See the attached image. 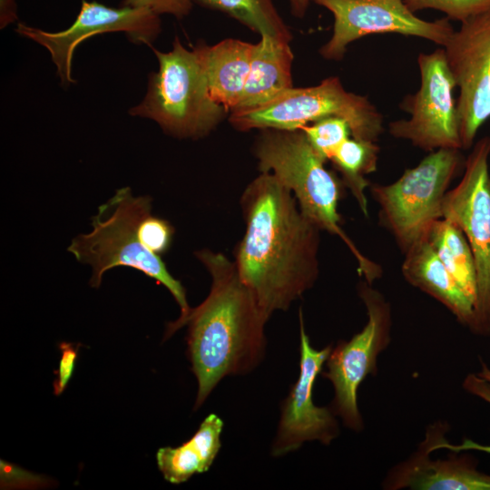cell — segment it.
<instances>
[{
	"mask_svg": "<svg viewBox=\"0 0 490 490\" xmlns=\"http://www.w3.org/2000/svg\"><path fill=\"white\" fill-rule=\"evenodd\" d=\"M246 230L235 252L242 282L268 318L287 310L318 276L321 230L273 174L260 172L245 189Z\"/></svg>",
	"mask_w": 490,
	"mask_h": 490,
	"instance_id": "cell-1",
	"label": "cell"
},
{
	"mask_svg": "<svg viewBox=\"0 0 490 490\" xmlns=\"http://www.w3.org/2000/svg\"><path fill=\"white\" fill-rule=\"evenodd\" d=\"M211 277L207 298L180 324L188 326L187 353L198 381L194 408L220 380L256 368L266 351L269 318L240 279L235 263L220 252L195 253Z\"/></svg>",
	"mask_w": 490,
	"mask_h": 490,
	"instance_id": "cell-2",
	"label": "cell"
},
{
	"mask_svg": "<svg viewBox=\"0 0 490 490\" xmlns=\"http://www.w3.org/2000/svg\"><path fill=\"white\" fill-rule=\"evenodd\" d=\"M149 196H133L129 187L119 189L98 208L92 219L93 230L75 237L68 250L75 259L91 265L90 284L101 285L104 272L115 267H131L163 285L181 309L178 319L167 326L166 338L179 329L191 311L186 290L168 271L161 256L152 252L142 243L140 235L142 221L151 214Z\"/></svg>",
	"mask_w": 490,
	"mask_h": 490,
	"instance_id": "cell-3",
	"label": "cell"
},
{
	"mask_svg": "<svg viewBox=\"0 0 490 490\" xmlns=\"http://www.w3.org/2000/svg\"><path fill=\"white\" fill-rule=\"evenodd\" d=\"M254 145L260 172L273 174L294 195L302 213L321 230L338 236L358 264V272L371 283L380 269L366 258L340 226L338 203L341 184L325 168L326 161L309 142L302 130L262 129Z\"/></svg>",
	"mask_w": 490,
	"mask_h": 490,
	"instance_id": "cell-4",
	"label": "cell"
},
{
	"mask_svg": "<svg viewBox=\"0 0 490 490\" xmlns=\"http://www.w3.org/2000/svg\"><path fill=\"white\" fill-rule=\"evenodd\" d=\"M152 50L159 69L149 78L144 99L130 113L155 121L175 137L209 134L229 112L211 97L197 47L189 50L176 38L170 52Z\"/></svg>",
	"mask_w": 490,
	"mask_h": 490,
	"instance_id": "cell-5",
	"label": "cell"
},
{
	"mask_svg": "<svg viewBox=\"0 0 490 490\" xmlns=\"http://www.w3.org/2000/svg\"><path fill=\"white\" fill-rule=\"evenodd\" d=\"M332 116L345 119L351 136L360 140L377 142L384 129L377 107L367 97L348 92L335 76L315 86L292 87L261 106L230 112L229 120L240 131L300 130Z\"/></svg>",
	"mask_w": 490,
	"mask_h": 490,
	"instance_id": "cell-6",
	"label": "cell"
},
{
	"mask_svg": "<svg viewBox=\"0 0 490 490\" xmlns=\"http://www.w3.org/2000/svg\"><path fill=\"white\" fill-rule=\"evenodd\" d=\"M465 162L459 149H438L393 183L372 186L382 221L404 251L442 219L447 188Z\"/></svg>",
	"mask_w": 490,
	"mask_h": 490,
	"instance_id": "cell-7",
	"label": "cell"
},
{
	"mask_svg": "<svg viewBox=\"0 0 490 490\" xmlns=\"http://www.w3.org/2000/svg\"><path fill=\"white\" fill-rule=\"evenodd\" d=\"M490 137L480 139L465 162L458 184L448 191L442 218L458 226L471 248L477 278L475 318L469 329L490 336Z\"/></svg>",
	"mask_w": 490,
	"mask_h": 490,
	"instance_id": "cell-8",
	"label": "cell"
},
{
	"mask_svg": "<svg viewBox=\"0 0 490 490\" xmlns=\"http://www.w3.org/2000/svg\"><path fill=\"white\" fill-rule=\"evenodd\" d=\"M359 296L368 314L361 331L349 340H340L326 360L323 377L334 388L330 407L345 426L359 432L364 421L358 406V387L368 375L377 373V358L391 341V310L385 298L366 284L359 288Z\"/></svg>",
	"mask_w": 490,
	"mask_h": 490,
	"instance_id": "cell-9",
	"label": "cell"
},
{
	"mask_svg": "<svg viewBox=\"0 0 490 490\" xmlns=\"http://www.w3.org/2000/svg\"><path fill=\"white\" fill-rule=\"evenodd\" d=\"M417 64L419 89L405 97L400 104L410 117L390 122V134L425 151L462 149L456 101L453 96L456 86L444 48L419 54Z\"/></svg>",
	"mask_w": 490,
	"mask_h": 490,
	"instance_id": "cell-10",
	"label": "cell"
},
{
	"mask_svg": "<svg viewBox=\"0 0 490 490\" xmlns=\"http://www.w3.org/2000/svg\"><path fill=\"white\" fill-rule=\"evenodd\" d=\"M334 17L333 33L320 48L328 60L343 58L348 45L368 34H399L416 36L445 46L454 33L447 17L423 20L403 0H312Z\"/></svg>",
	"mask_w": 490,
	"mask_h": 490,
	"instance_id": "cell-11",
	"label": "cell"
},
{
	"mask_svg": "<svg viewBox=\"0 0 490 490\" xmlns=\"http://www.w3.org/2000/svg\"><path fill=\"white\" fill-rule=\"evenodd\" d=\"M444 50L459 89L456 108L462 149H469L490 118V10L461 22Z\"/></svg>",
	"mask_w": 490,
	"mask_h": 490,
	"instance_id": "cell-12",
	"label": "cell"
},
{
	"mask_svg": "<svg viewBox=\"0 0 490 490\" xmlns=\"http://www.w3.org/2000/svg\"><path fill=\"white\" fill-rule=\"evenodd\" d=\"M299 373L280 407V417L271 446V456H283L298 450L305 442L329 445L339 435L337 416L329 407L313 402V387L332 349L328 345L316 349L306 333L299 310Z\"/></svg>",
	"mask_w": 490,
	"mask_h": 490,
	"instance_id": "cell-13",
	"label": "cell"
},
{
	"mask_svg": "<svg viewBox=\"0 0 490 490\" xmlns=\"http://www.w3.org/2000/svg\"><path fill=\"white\" fill-rule=\"evenodd\" d=\"M161 31L159 15L145 8H113L97 2L82 1L75 21L56 33L43 31L19 23L16 32L45 47L57 67L63 84L75 83L71 76V63L75 47L94 34L123 32L134 43L151 45Z\"/></svg>",
	"mask_w": 490,
	"mask_h": 490,
	"instance_id": "cell-14",
	"label": "cell"
},
{
	"mask_svg": "<svg viewBox=\"0 0 490 490\" xmlns=\"http://www.w3.org/2000/svg\"><path fill=\"white\" fill-rule=\"evenodd\" d=\"M446 459L432 460L424 440L407 460L394 466L383 481L385 489L490 490V475L477 470L474 458L453 452Z\"/></svg>",
	"mask_w": 490,
	"mask_h": 490,
	"instance_id": "cell-15",
	"label": "cell"
},
{
	"mask_svg": "<svg viewBox=\"0 0 490 490\" xmlns=\"http://www.w3.org/2000/svg\"><path fill=\"white\" fill-rule=\"evenodd\" d=\"M405 252L402 265L405 279L442 303L462 325L470 328L476 302L451 275L426 238Z\"/></svg>",
	"mask_w": 490,
	"mask_h": 490,
	"instance_id": "cell-16",
	"label": "cell"
},
{
	"mask_svg": "<svg viewBox=\"0 0 490 490\" xmlns=\"http://www.w3.org/2000/svg\"><path fill=\"white\" fill-rule=\"evenodd\" d=\"M211 97L229 113L239 104L249 77L254 44L225 39L214 45L199 43Z\"/></svg>",
	"mask_w": 490,
	"mask_h": 490,
	"instance_id": "cell-17",
	"label": "cell"
},
{
	"mask_svg": "<svg viewBox=\"0 0 490 490\" xmlns=\"http://www.w3.org/2000/svg\"><path fill=\"white\" fill-rule=\"evenodd\" d=\"M260 37L254 44L249 77L233 111L261 106L293 87L289 42L269 34Z\"/></svg>",
	"mask_w": 490,
	"mask_h": 490,
	"instance_id": "cell-18",
	"label": "cell"
},
{
	"mask_svg": "<svg viewBox=\"0 0 490 490\" xmlns=\"http://www.w3.org/2000/svg\"><path fill=\"white\" fill-rule=\"evenodd\" d=\"M223 425L220 416L210 414L188 441L177 447L160 448L156 460L164 479L181 484L195 474L207 472L220 449Z\"/></svg>",
	"mask_w": 490,
	"mask_h": 490,
	"instance_id": "cell-19",
	"label": "cell"
},
{
	"mask_svg": "<svg viewBox=\"0 0 490 490\" xmlns=\"http://www.w3.org/2000/svg\"><path fill=\"white\" fill-rule=\"evenodd\" d=\"M426 238L451 275L476 302L475 264L471 248L462 230L442 218L434 222Z\"/></svg>",
	"mask_w": 490,
	"mask_h": 490,
	"instance_id": "cell-20",
	"label": "cell"
},
{
	"mask_svg": "<svg viewBox=\"0 0 490 490\" xmlns=\"http://www.w3.org/2000/svg\"><path fill=\"white\" fill-rule=\"evenodd\" d=\"M378 152L376 142L349 137L330 159L365 216L368 215L366 189L369 181L367 175L377 170Z\"/></svg>",
	"mask_w": 490,
	"mask_h": 490,
	"instance_id": "cell-21",
	"label": "cell"
},
{
	"mask_svg": "<svg viewBox=\"0 0 490 490\" xmlns=\"http://www.w3.org/2000/svg\"><path fill=\"white\" fill-rule=\"evenodd\" d=\"M199 5L224 12L250 29L289 42L291 34L279 15L273 0H192Z\"/></svg>",
	"mask_w": 490,
	"mask_h": 490,
	"instance_id": "cell-22",
	"label": "cell"
},
{
	"mask_svg": "<svg viewBox=\"0 0 490 490\" xmlns=\"http://www.w3.org/2000/svg\"><path fill=\"white\" fill-rule=\"evenodd\" d=\"M464 389L490 404V383L477 374L467 375L463 382ZM448 430L446 422H436L426 429V438L428 439V449L432 453L436 450L446 449L453 452L476 450L490 454V445L484 446L471 439L465 438L460 444L448 442L445 434Z\"/></svg>",
	"mask_w": 490,
	"mask_h": 490,
	"instance_id": "cell-23",
	"label": "cell"
},
{
	"mask_svg": "<svg viewBox=\"0 0 490 490\" xmlns=\"http://www.w3.org/2000/svg\"><path fill=\"white\" fill-rule=\"evenodd\" d=\"M302 130L316 152L330 160L337 149L351 135L348 122L340 117H327L305 125Z\"/></svg>",
	"mask_w": 490,
	"mask_h": 490,
	"instance_id": "cell-24",
	"label": "cell"
},
{
	"mask_svg": "<svg viewBox=\"0 0 490 490\" xmlns=\"http://www.w3.org/2000/svg\"><path fill=\"white\" fill-rule=\"evenodd\" d=\"M413 13L424 9L443 12L449 20L463 22L490 10V0H403Z\"/></svg>",
	"mask_w": 490,
	"mask_h": 490,
	"instance_id": "cell-25",
	"label": "cell"
},
{
	"mask_svg": "<svg viewBox=\"0 0 490 490\" xmlns=\"http://www.w3.org/2000/svg\"><path fill=\"white\" fill-rule=\"evenodd\" d=\"M173 229L165 220L148 215L140 225L142 243L152 252L161 256L171 246Z\"/></svg>",
	"mask_w": 490,
	"mask_h": 490,
	"instance_id": "cell-26",
	"label": "cell"
},
{
	"mask_svg": "<svg viewBox=\"0 0 490 490\" xmlns=\"http://www.w3.org/2000/svg\"><path fill=\"white\" fill-rule=\"evenodd\" d=\"M122 6L145 8L158 15L167 14L181 19L191 12L192 0H123Z\"/></svg>",
	"mask_w": 490,
	"mask_h": 490,
	"instance_id": "cell-27",
	"label": "cell"
},
{
	"mask_svg": "<svg viewBox=\"0 0 490 490\" xmlns=\"http://www.w3.org/2000/svg\"><path fill=\"white\" fill-rule=\"evenodd\" d=\"M61 358L56 371V379L54 382V392L60 395L67 387L73 375L78 348L71 343L63 342L60 344Z\"/></svg>",
	"mask_w": 490,
	"mask_h": 490,
	"instance_id": "cell-28",
	"label": "cell"
},
{
	"mask_svg": "<svg viewBox=\"0 0 490 490\" xmlns=\"http://www.w3.org/2000/svg\"><path fill=\"white\" fill-rule=\"evenodd\" d=\"M17 19V6L15 0H0V24L1 28Z\"/></svg>",
	"mask_w": 490,
	"mask_h": 490,
	"instance_id": "cell-29",
	"label": "cell"
},
{
	"mask_svg": "<svg viewBox=\"0 0 490 490\" xmlns=\"http://www.w3.org/2000/svg\"><path fill=\"white\" fill-rule=\"evenodd\" d=\"M310 0H289L291 13L299 18H302L308 9Z\"/></svg>",
	"mask_w": 490,
	"mask_h": 490,
	"instance_id": "cell-30",
	"label": "cell"
},
{
	"mask_svg": "<svg viewBox=\"0 0 490 490\" xmlns=\"http://www.w3.org/2000/svg\"><path fill=\"white\" fill-rule=\"evenodd\" d=\"M477 375L485 378L490 383V368L482 360H481V371L478 372Z\"/></svg>",
	"mask_w": 490,
	"mask_h": 490,
	"instance_id": "cell-31",
	"label": "cell"
}]
</instances>
